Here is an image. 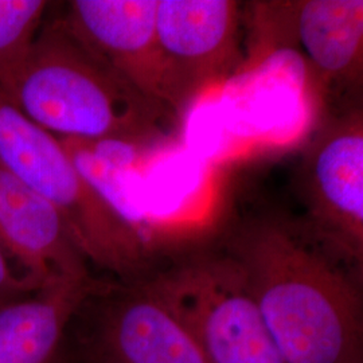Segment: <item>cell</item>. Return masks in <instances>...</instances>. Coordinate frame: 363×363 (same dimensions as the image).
Here are the masks:
<instances>
[{
	"label": "cell",
	"mask_w": 363,
	"mask_h": 363,
	"mask_svg": "<svg viewBox=\"0 0 363 363\" xmlns=\"http://www.w3.org/2000/svg\"><path fill=\"white\" fill-rule=\"evenodd\" d=\"M0 96L58 139L142 145L163 135L169 108L96 58L62 21L42 27Z\"/></svg>",
	"instance_id": "7a4b0ae2"
},
{
	"label": "cell",
	"mask_w": 363,
	"mask_h": 363,
	"mask_svg": "<svg viewBox=\"0 0 363 363\" xmlns=\"http://www.w3.org/2000/svg\"><path fill=\"white\" fill-rule=\"evenodd\" d=\"M156 10L157 0H74L61 21L96 58L144 96L164 104Z\"/></svg>",
	"instance_id": "ba28073f"
},
{
	"label": "cell",
	"mask_w": 363,
	"mask_h": 363,
	"mask_svg": "<svg viewBox=\"0 0 363 363\" xmlns=\"http://www.w3.org/2000/svg\"><path fill=\"white\" fill-rule=\"evenodd\" d=\"M156 42L163 103L181 113L199 91L240 67V3L157 0Z\"/></svg>",
	"instance_id": "5b68a950"
},
{
	"label": "cell",
	"mask_w": 363,
	"mask_h": 363,
	"mask_svg": "<svg viewBox=\"0 0 363 363\" xmlns=\"http://www.w3.org/2000/svg\"><path fill=\"white\" fill-rule=\"evenodd\" d=\"M0 245L39 286L91 276L61 214L0 164Z\"/></svg>",
	"instance_id": "9c48e42d"
},
{
	"label": "cell",
	"mask_w": 363,
	"mask_h": 363,
	"mask_svg": "<svg viewBox=\"0 0 363 363\" xmlns=\"http://www.w3.org/2000/svg\"><path fill=\"white\" fill-rule=\"evenodd\" d=\"M298 43L313 77L325 91L355 86L362 79V0L291 3Z\"/></svg>",
	"instance_id": "8fae6325"
},
{
	"label": "cell",
	"mask_w": 363,
	"mask_h": 363,
	"mask_svg": "<svg viewBox=\"0 0 363 363\" xmlns=\"http://www.w3.org/2000/svg\"><path fill=\"white\" fill-rule=\"evenodd\" d=\"M147 280L208 363H284L228 252L196 253Z\"/></svg>",
	"instance_id": "277c9868"
},
{
	"label": "cell",
	"mask_w": 363,
	"mask_h": 363,
	"mask_svg": "<svg viewBox=\"0 0 363 363\" xmlns=\"http://www.w3.org/2000/svg\"><path fill=\"white\" fill-rule=\"evenodd\" d=\"M40 286L27 276L13 272L9 259L0 245V307L35 292Z\"/></svg>",
	"instance_id": "4fadbf2b"
},
{
	"label": "cell",
	"mask_w": 363,
	"mask_h": 363,
	"mask_svg": "<svg viewBox=\"0 0 363 363\" xmlns=\"http://www.w3.org/2000/svg\"><path fill=\"white\" fill-rule=\"evenodd\" d=\"M49 4L45 0H0V88L25 64Z\"/></svg>",
	"instance_id": "7c38bea8"
},
{
	"label": "cell",
	"mask_w": 363,
	"mask_h": 363,
	"mask_svg": "<svg viewBox=\"0 0 363 363\" xmlns=\"http://www.w3.org/2000/svg\"><path fill=\"white\" fill-rule=\"evenodd\" d=\"M84 339L88 363H208L148 280L104 284Z\"/></svg>",
	"instance_id": "52a82bcc"
},
{
	"label": "cell",
	"mask_w": 363,
	"mask_h": 363,
	"mask_svg": "<svg viewBox=\"0 0 363 363\" xmlns=\"http://www.w3.org/2000/svg\"><path fill=\"white\" fill-rule=\"evenodd\" d=\"M0 164L61 214L88 262L125 283L144 279L142 241L79 172L65 145L0 96Z\"/></svg>",
	"instance_id": "3957f363"
},
{
	"label": "cell",
	"mask_w": 363,
	"mask_h": 363,
	"mask_svg": "<svg viewBox=\"0 0 363 363\" xmlns=\"http://www.w3.org/2000/svg\"><path fill=\"white\" fill-rule=\"evenodd\" d=\"M228 253L284 363H362L361 271L306 220H255L234 235Z\"/></svg>",
	"instance_id": "6da1fadb"
},
{
	"label": "cell",
	"mask_w": 363,
	"mask_h": 363,
	"mask_svg": "<svg viewBox=\"0 0 363 363\" xmlns=\"http://www.w3.org/2000/svg\"><path fill=\"white\" fill-rule=\"evenodd\" d=\"M103 283L58 277L0 307V363H52L66 327Z\"/></svg>",
	"instance_id": "30bf717a"
},
{
	"label": "cell",
	"mask_w": 363,
	"mask_h": 363,
	"mask_svg": "<svg viewBox=\"0 0 363 363\" xmlns=\"http://www.w3.org/2000/svg\"><path fill=\"white\" fill-rule=\"evenodd\" d=\"M306 222L351 267L363 264V120L350 111L320 130L301 164Z\"/></svg>",
	"instance_id": "8992f818"
}]
</instances>
